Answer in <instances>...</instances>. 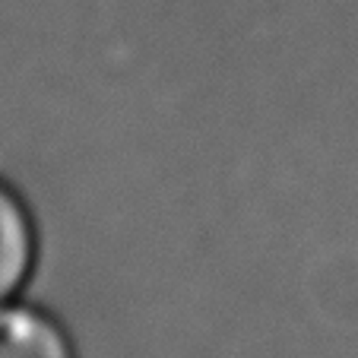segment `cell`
Wrapping results in <instances>:
<instances>
[{
    "label": "cell",
    "mask_w": 358,
    "mask_h": 358,
    "mask_svg": "<svg viewBox=\"0 0 358 358\" xmlns=\"http://www.w3.org/2000/svg\"><path fill=\"white\" fill-rule=\"evenodd\" d=\"M0 358H76L73 339L35 304L0 301Z\"/></svg>",
    "instance_id": "1"
},
{
    "label": "cell",
    "mask_w": 358,
    "mask_h": 358,
    "mask_svg": "<svg viewBox=\"0 0 358 358\" xmlns=\"http://www.w3.org/2000/svg\"><path fill=\"white\" fill-rule=\"evenodd\" d=\"M35 266L32 213L10 184L0 181V301H10Z\"/></svg>",
    "instance_id": "2"
}]
</instances>
